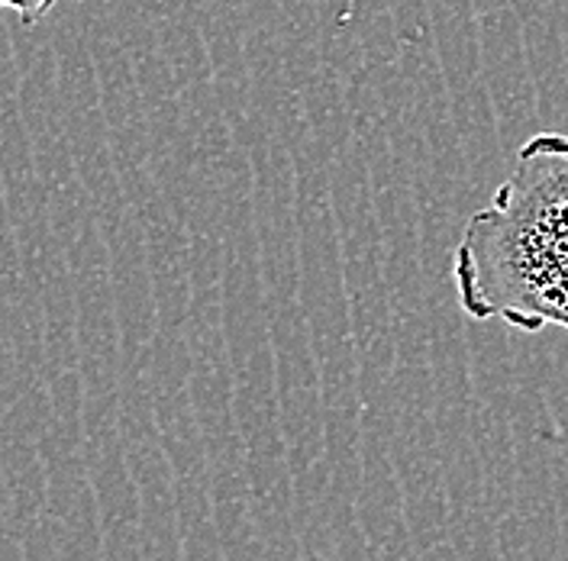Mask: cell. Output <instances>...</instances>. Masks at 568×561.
<instances>
[{
  "label": "cell",
  "mask_w": 568,
  "mask_h": 561,
  "mask_svg": "<svg viewBox=\"0 0 568 561\" xmlns=\"http://www.w3.org/2000/svg\"><path fill=\"white\" fill-rule=\"evenodd\" d=\"M62 0H0V7H7V10H13L17 17H20V23H27V27H33L39 23L52 7H59Z\"/></svg>",
  "instance_id": "obj_2"
},
{
  "label": "cell",
  "mask_w": 568,
  "mask_h": 561,
  "mask_svg": "<svg viewBox=\"0 0 568 561\" xmlns=\"http://www.w3.org/2000/svg\"><path fill=\"white\" fill-rule=\"evenodd\" d=\"M453 284L462 314L514 329L568 333V136L536 133L488 207L468 216Z\"/></svg>",
  "instance_id": "obj_1"
}]
</instances>
